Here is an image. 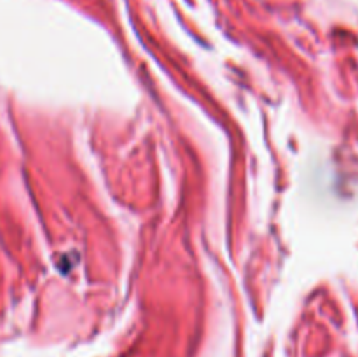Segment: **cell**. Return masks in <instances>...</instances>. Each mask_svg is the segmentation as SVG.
I'll return each mask as SVG.
<instances>
[]
</instances>
